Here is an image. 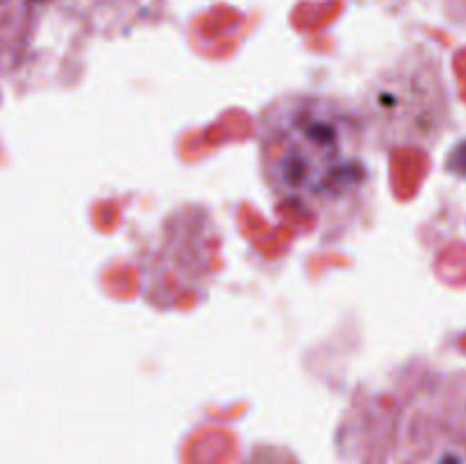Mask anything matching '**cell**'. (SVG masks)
I'll use <instances>...</instances> for the list:
<instances>
[{
    "label": "cell",
    "mask_w": 466,
    "mask_h": 464,
    "mask_svg": "<svg viewBox=\"0 0 466 464\" xmlns=\"http://www.w3.org/2000/svg\"><path fill=\"white\" fill-rule=\"evenodd\" d=\"M362 107L326 94H289L264 107L258 148L264 180L280 203L312 217L353 212L369 189Z\"/></svg>",
    "instance_id": "1"
},
{
    "label": "cell",
    "mask_w": 466,
    "mask_h": 464,
    "mask_svg": "<svg viewBox=\"0 0 466 464\" xmlns=\"http://www.w3.org/2000/svg\"><path fill=\"white\" fill-rule=\"evenodd\" d=\"M369 135L385 144L432 146L451 123V100L440 66L412 59L378 77L362 107Z\"/></svg>",
    "instance_id": "2"
},
{
    "label": "cell",
    "mask_w": 466,
    "mask_h": 464,
    "mask_svg": "<svg viewBox=\"0 0 466 464\" xmlns=\"http://www.w3.org/2000/svg\"><path fill=\"white\" fill-rule=\"evenodd\" d=\"M244 464H299V459L280 446H258Z\"/></svg>",
    "instance_id": "3"
}]
</instances>
